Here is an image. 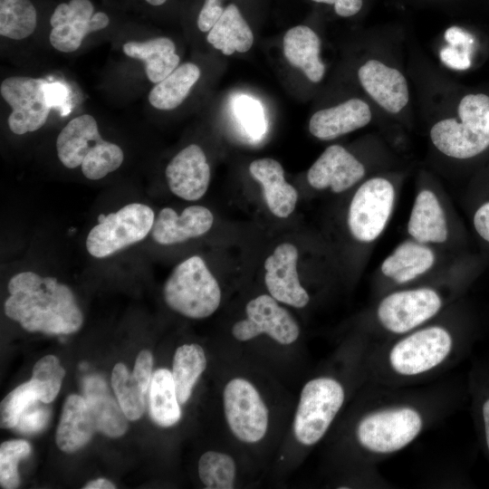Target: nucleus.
<instances>
[{
  "label": "nucleus",
  "mask_w": 489,
  "mask_h": 489,
  "mask_svg": "<svg viewBox=\"0 0 489 489\" xmlns=\"http://www.w3.org/2000/svg\"><path fill=\"white\" fill-rule=\"evenodd\" d=\"M369 402L357 417L351 438L367 466L413 444L449 413L453 396L447 385L405 389L373 385Z\"/></svg>",
  "instance_id": "f257e3e1"
},
{
  "label": "nucleus",
  "mask_w": 489,
  "mask_h": 489,
  "mask_svg": "<svg viewBox=\"0 0 489 489\" xmlns=\"http://www.w3.org/2000/svg\"><path fill=\"white\" fill-rule=\"evenodd\" d=\"M462 348L448 327L424 324L372 346L365 353L366 377L372 385L403 388L447 369Z\"/></svg>",
  "instance_id": "f03ea898"
},
{
  "label": "nucleus",
  "mask_w": 489,
  "mask_h": 489,
  "mask_svg": "<svg viewBox=\"0 0 489 489\" xmlns=\"http://www.w3.org/2000/svg\"><path fill=\"white\" fill-rule=\"evenodd\" d=\"M8 292L5 312L28 331L68 334L82 324L72 290L54 277L21 272L10 279Z\"/></svg>",
  "instance_id": "7ed1b4c3"
},
{
  "label": "nucleus",
  "mask_w": 489,
  "mask_h": 489,
  "mask_svg": "<svg viewBox=\"0 0 489 489\" xmlns=\"http://www.w3.org/2000/svg\"><path fill=\"white\" fill-rule=\"evenodd\" d=\"M57 155L68 168L82 167L85 177L97 180L116 170L123 162L122 149L103 140L96 120L83 114L69 121L56 139Z\"/></svg>",
  "instance_id": "20e7f679"
},
{
  "label": "nucleus",
  "mask_w": 489,
  "mask_h": 489,
  "mask_svg": "<svg viewBox=\"0 0 489 489\" xmlns=\"http://www.w3.org/2000/svg\"><path fill=\"white\" fill-rule=\"evenodd\" d=\"M455 119L436 123L430 131L433 144L445 155L455 158H473L489 147V97L468 94L458 106Z\"/></svg>",
  "instance_id": "39448f33"
},
{
  "label": "nucleus",
  "mask_w": 489,
  "mask_h": 489,
  "mask_svg": "<svg viewBox=\"0 0 489 489\" xmlns=\"http://www.w3.org/2000/svg\"><path fill=\"white\" fill-rule=\"evenodd\" d=\"M347 398L345 385L336 377L322 375L302 387L293 417V434L303 446H312L327 434Z\"/></svg>",
  "instance_id": "423d86ee"
},
{
  "label": "nucleus",
  "mask_w": 489,
  "mask_h": 489,
  "mask_svg": "<svg viewBox=\"0 0 489 489\" xmlns=\"http://www.w3.org/2000/svg\"><path fill=\"white\" fill-rule=\"evenodd\" d=\"M163 295L170 309L191 319L209 317L221 302L219 284L198 255L174 268L164 284Z\"/></svg>",
  "instance_id": "0eeeda50"
},
{
  "label": "nucleus",
  "mask_w": 489,
  "mask_h": 489,
  "mask_svg": "<svg viewBox=\"0 0 489 489\" xmlns=\"http://www.w3.org/2000/svg\"><path fill=\"white\" fill-rule=\"evenodd\" d=\"M98 221L88 234L86 248L91 255L103 258L143 240L152 229L155 215L149 206L131 203L108 216L100 215Z\"/></svg>",
  "instance_id": "6e6552de"
},
{
  "label": "nucleus",
  "mask_w": 489,
  "mask_h": 489,
  "mask_svg": "<svg viewBox=\"0 0 489 489\" xmlns=\"http://www.w3.org/2000/svg\"><path fill=\"white\" fill-rule=\"evenodd\" d=\"M226 424L241 442L255 444L267 433L269 411L254 385L244 378L227 381L223 390Z\"/></svg>",
  "instance_id": "1a4fd4ad"
},
{
  "label": "nucleus",
  "mask_w": 489,
  "mask_h": 489,
  "mask_svg": "<svg viewBox=\"0 0 489 489\" xmlns=\"http://www.w3.org/2000/svg\"><path fill=\"white\" fill-rule=\"evenodd\" d=\"M442 307L441 295L432 288L402 290L380 301L376 317L385 331L397 337L426 324Z\"/></svg>",
  "instance_id": "9d476101"
},
{
  "label": "nucleus",
  "mask_w": 489,
  "mask_h": 489,
  "mask_svg": "<svg viewBox=\"0 0 489 489\" xmlns=\"http://www.w3.org/2000/svg\"><path fill=\"white\" fill-rule=\"evenodd\" d=\"M395 191L392 184L382 177L364 182L350 205L348 225L351 235L360 242L379 237L390 216Z\"/></svg>",
  "instance_id": "9b49d317"
},
{
  "label": "nucleus",
  "mask_w": 489,
  "mask_h": 489,
  "mask_svg": "<svg viewBox=\"0 0 489 489\" xmlns=\"http://www.w3.org/2000/svg\"><path fill=\"white\" fill-rule=\"evenodd\" d=\"M47 82L27 76H12L2 82L0 92L12 109L8 126L14 134L35 131L46 122L51 110L45 91Z\"/></svg>",
  "instance_id": "f8f14e48"
},
{
  "label": "nucleus",
  "mask_w": 489,
  "mask_h": 489,
  "mask_svg": "<svg viewBox=\"0 0 489 489\" xmlns=\"http://www.w3.org/2000/svg\"><path fill=\"white\" fill-rule=\"evenodd\" d=\"M246 319L236 321L232 327L233 337L247 341L261 334L282 345L294 343L300 336V327L292 314L278 301L268 294L250 300L245 306Z\"/></svg>",
  "instance_id": "ddd939ff"
},
{
  "label": "nucleus",
  "mask_w": 489,
  "mask_h": 489,
  "mask_svg": "<svg viewBox=\"0 0 489 489\" xmlns=\"http://www.w3.org/2000/svg\"><path fill=\"white\" fill-rule=\"evenodd\" d=\"M93 10L89 0H71L57 5L50 18L52 46L62 53L74 52L88 34L107 27L109 16L103 12L93 14Z\"/></svg>",
  "instance_id": "4468645a"
},
{
  "label": "nucleus",
  "mask_w": 489,
  "mask_h": 489,
  "mask_svg": "<svg viewBox=\"0 0 489 489\" xmlns=\"http://www.w3.org/2000/svg\"><path fill=\"white\" fill-rule=\"evenodd\" d=\"M297 248L290 244H279L264 262V283L276 301L295 308H303L310 296L302 286L297 273Z\"/></svg>",
  "instance_id": "2eb2a0df"
},
{
  "label": "nucleus",
  "mask_w": 489,
  "mask_h": 489,
  "mask_svg": "<svg viewBox=\"0 0 489 489\" xmlns=\"http://www.w3.org/2000/svg\"><path fill=\"white\" fill-rule=\"evenodd\" d=\"M171 192L178 197L195 201L206 192L210 181V168L203 149L190 144L179 151L165 170Z\"/></svg>",
  "instance_id": "dca6fc26"
},
{
  "label": "nucleus",
  "mask_w": 489,
  "mask_h": 489,
  "mask_svg": "<svg viewBox=\"0 0 489 489\" xmlns=\"http://www.w3.org/2000/svg\"><path fill=\"white\" fill-rule=\"evenodd\" d=\"M365 175L363 165L339 145L328 147L310 168L307 178L316 189L331 187L335 193L350 188Z\"/></svg>",
  "instance_id": "f3484780"
},
{
  "label": "nucleus",
  "mask_w": 489,
  "mask_h": 489,
  "mask_svg": "<svg viewBox=\"0 0 489 489\" xmlns=\"http://www.w3.org/2000/svg\"><path fill=\"white\" fill-rule=\"evenodd\" d=\"M213 223V214L202 206H187L180 215L164 207L155 218L151 235L160 244H174L204 235Z\"/></svg>",
  "instance_id": "a211bd4d"
},
{
  "label": "nucleus",
  "mask_w": 489,
  "mask_h": 489,
  "mask_svg": "<svg viewBox=\"0 0 489 489\" xmlns=\"http://www.w3.org/2000/svg\"><path fill=\"white\" fill-rule=\"evenodd\" d=\"M358 75L364 90L387 111L397 113L407 105L408 83L397 69L369 60L359 69Z\"/></svg>",
  "instance_id": "6ab92c4d"
},
{
  "label": "nucleus",
  "mask_w": 489,
  "mask_h": 489,
  "mask_svg": "<svg viewBox=\"0 0 489 489\" xmlns=\"http://www.w3.org/2000/svg\"><path fill=\"white\" fill-rule=\"evenodd\" d=\"M370 120L369 105L360 99H350L316 111L310 120L309 129L314 137L331 140L366 126Z\"/></svg>",
  "instance_id": "aec40b11"
},
{
  "label": "nucleus",
  "mask_w": 489,
  "mask_h": 489,
  "mask_svg": "<svg viewBox=\"0 0 489 489\" xmlns=\"http://www.w3.org/2000/svg\"><path fill=\"white\" fill-rule=\"evenodd\" d=\"M249 172L262 185L265 202L272 214L281 218L289 216L295 208L298 193L285 181L282 165L270 158H259L251 162Z\"/></svg>",
  "instance_id": "412c9836"
},
{
  "label": "nucleus",
  "mask_w": 489,
  "mask_h": 489,
  "mask_svg": "<svg viewBox=\"0 0 489 489\" xmlns=\"http://www.w3.org/2000/svg\"><path fill=\"white\" fill-rule=\"evenodd\" d=\"M84 394L95 429L110 437H119L127 431V417L101 377L84 380Z\"/></svg>",
  "instance_id": "4be33fe9"
},
{
  "label": "nucleus",
  "mask_w": 489,
  "mask_h": 489,
  "mask_svg": "<svg viewBox=\"0 0 489 489\" xmlns=\"http://www.w3.org/2000/svg\"><path fill=\"white\" fill-rule=\"evenodd\" d=\"M95 429L84 398L69 396L62 408L56 430V444L66 453H73L85 446Z\"/></svg>",
  "instance_id": "5701e85b"
},
{
  "label": "nucleus",
  "mask_w": 489,
  "mask_h": 489,
  "mask_svg": "<svg viewBox=\"0 0 489 489\" xmlns=\"http://www.w3.org/2000/svg\"><path fill=\"white\" fill-rule=\"evenodd\" d=\"M321 40L306 25L289 29L283 36V53L287 61L301 69L312 82H319L325 72L320 59Z\"/></svg>",
  "instance_id": "b1692460"
},
{
  "label": "nucleus",
  "mask_w": 489,
  "mask_h": 489,
  "mask_svg": "<svg viewBox=\"0 0 489 489\" xmlns=\"http://www.w3.org/2000/svg\"><path fill=\"white\" fill-rule=\"evenodd\" d=\"M408 231L414 239L422 244L444 243L446 240V216L438 199L430 190H422L417 196Z\"/></svg>",
  "instance_id": "393cba45"
},
{
  "label": "nucleus",
  "mask_w": 489,
  "mask_h": 489,
  "mask_svg": "<svg viewBox=\"0 0 489 489\" xmlns=\"http://www.w3.org/2000/svg\"><path fill=\"white\" fill-rule=\"evenodd\" d=\"M122 49L127 56L144 62L147 77L153 83H158L168 76L180 61L175 43L167 37L146 42H128L123 44Z\"/></svg>",
  "instance_id": "a878e982"
},
{
  "label": "nucleus",
  "mask_w": 489,
  "mask_h": 489,
  "mask_svg": "<svg viewBox=\"0 0 489 489\" xmlns=\"http://www.w3.org/2000/svg\"><path fill=\"white\" fill-rule=\"evenodd\" d=\"M207 42L225 55L245 53L254 43V34L235 4L228 5L208 32Z\"/></svg>",
  "instance_id": "bb28decb"
},
{
  "label": "nucleus",
  "mask_w": 489,
  "mask_h": 489,
  "mask_svg": "<svg viewBox=\"0 0 489 489\" xmlns=\"http://www.w3.org/2000/svg\"><path fill=\"white\" fill-rule=\"evenodd\" d=\"M435 255L431 249L408 241L398 245L381 265L383 274L397 283H405L423 274L433 265Z\"/></svg>",
  "instance_id": "cd10ccee"
},
{
  "label": "nucleus",
  "mask_w": 489,
  "mask_h": 489,
  "mask_svg": "<svg viewBox=\"0 0 489 489\" xmlns=\"http://www.w3.org/2000/svg\"><path fill=\"white\" fill-rule=\"evenodd\" d=\"M172 373L168 369L153 372L149 389V408L153 421L162 427L174 426L181 417Z\"/></svg>",
  "instance_id": "c85d7f7f"
},
{
  "label": "nucleus",
  "mask_w": 489,
  "mask_h": 489,
  "mask_svg": "<svg viewBox=\"0 0 489 489\" xmlns=\"http://www.w3.org/2000/svg\"><path fill=\"white\" fill-rule=\"evenodd\" d=\"M200 77V69L187 62L177 67L168 76L158 82L149 94L150 104L162 110L179 106Z\"/></svg>",
  "instance_id": "c756f323"
},
{
  "label": "nucleus",
  "mask_w": 489,
  "mask_h": 489,
  "mask_svg": "<svg viewBox=\"0 0 489 489\" xmlns=\"http://www.w3.org/2000/svg\"><path fill=\"white\" fill-rule=\"evenodd\" d=\"M206 364V353L198 344H184L176 350L171 373L180 404H185L189 399Z\"/></svg>",
  "instance_id": "7c9ffc66"
},
{
  "label": "nucleus",
  "mask_w": 489,
  "mask_h": 489,
  "mask_svg": "<svg viewBox=\"0 0 489 489\" xmlns=\"http://www.w3.org/2000/svg\"><path fill=\"white\" fill-rule=\"evenodd\" d=\"M36 10L30 0H0V34L22 40L36 27Z\"/></svg>",
  "instance_id": "2f4dec72"
},
{
  "label": "nucleus",
  "mask_w": 489,
  "mask_h": 489,
  "mask_svg": "<svg viewBox=\"0 0 489 489\" xmlns=\"http://www.w3.org/2000/svg\"><path fill=\"white\" fill-rule=\"evenodd\" d=\"M111 385L127 418L138 420L145 410V392L123 363H117L114 366Z\"/></svg>",
  "instance_id": "473e14b6"
},
{
  "label": "nucleus",
  "mask_w": 489,
  "mask_h": 489,
  "mask_svg": "<svg viewBox=\"0 0 489 489\" xmlns=\"http://www.w3.org/2000/svg\"><path fill=\"white\" fill-rule=\"evenodd\" d=\"M198 475L207 489H232L235 483L236 465L225 453L206 451L199 458Z\"/></svg>",
  "instance_id": "72a5a7b5"
},
{
  "label": "nucleus",
  "mask_w": 489,
  "mask_h": 489,
  "mask_svg": "<svg viewBox=\"0 0 489 489\" xmlns=\"http://www.w3.org/2000/svg\"><path fill=\"white\" fill-rule=\"evenodd\" d=\"M64 375L65 370L55 356L46 355L38 360L30 380L38 399L51 403L60 391Z\"/></svg>",
  "instance_id": "f704fd0d"
},
{
  "label": "nucleus",
  "mask_w": 489,
  "mask_h": 489,
  "mask_svg": "<svg viewBox=\"0 0 489 489\" xmlns=\"http://www.w3.org/2000/svg\"><path fill=\"white\" fill-rule=\"evenodd\" d=\"M31 453L25 440H10L0 446V484L2 488L13 489L19 485L18 462Z\"/></svg>",
  "instance_id": "c9c22d12"
},
{
  "label": "nucleus",
  "mask_w": 489,
  "mask_h": 489,
  "mask_svg": "<svg viewBox=\"0 0 489 489\" xmlns=\"http://www.w3.org/2000/svg\"><path fill=\"white\" fill-rule=\"evenodd\" d=\"M38 396L30 380L12 390L1 402V427L14 428L22 412Z\"/></svg>",
  "instance_id": "e433bc0d"
},
{
  "label": "nucleus",
  "mask_w": 489,
  "mask_h": 489,
  "mask_svg": "<svg viewBox=\"0 0 489 489\" xmlns=\"http://www.w3.org/2000/svg\"><path fill=\"white\" fill-rule=\"evenodd\" d=\"M236 117L245 130L254 138L263 135L266 129V121L261 103L248 96H239L234 106Z\"/></svg>",
  "instance_id": "4c0bfd02"
},
{
  "label": "nucleus",
  "mask_w": 489,
  "mask_h": 489,
  "mask_svg": "<svg viewBox=\"0 0 489 489\" xmlns=\"http://www.w3.org/2000/svg\"><path fill=\"white\" fill-rule=\"evenodd\" d=\"M49 417L50 408L47 403L35 399L22 412L14 427L25 434L37 433L46 427Z\"/></svg>",
  "instance_id": "58836bf2"
},
{
  "label": "nucleus",
  "mask_w": 489,
  "mask_h": 489,
  "mask_svg": "<svg viewBox=\"0 0 489 489\" xmlns=\"http://www.w3.org/2000/svg\"><path fill=\"white\" fill-rule=\"evenodd\" d=\"M472 50L446 46L440 51L441 61L455 70H466L471 66Z\"/></svg>",
  "instance_id": "ea45409f"
},
{
  "label": "nucleus",
  "mask_w": 489,
  "mask_h": 489,
  "mask_svg": "<svg viewBox=\"0 0 489 489\" xmlns=\"http://www.w3.org/2000/svg\"><path fill=\"white\" fill-rule=\"evenodd\" d=\"M152 366L153 358L150 351L147 350H141L136 359L132 374L145 393L149 388L152 377Z\"/></svg>",
  "instance_id": "a19ab883"
},
{
  "label": "nucleus",
  "mask_w": 489,
  "mask_h": 489,
  "mask_svg": "<svg viewBox=\"0 0 489 489\" xmlns=\"http://www.w3.org/2000/svg\"><path fill=\"white\" fill-rule=\"evenodd\" d=\"M224 10L220 0H206L197 17L198 29L201 32H209Z\"/></svg>",
  "instance_id": "79ce46f5"
},
{
  "label": "nucleus",
  "mask_w": 489,
  "mask_h": 489,
  "mask_svg": "<svg viewBox=\"0 0 489 489\" xmlns=\"http://www.w3.org/2000/svg\"><path fill=\"white\" fill-rule=\"evenodd\" d=\"M45 91L51 108L61 109L63 112H68L65 107L69 98L68 87L60 82H47Z\"/></svg>",
  "instance_id": "37998d69"
},
{
  "label": "nucleus",
  "mask_w": 489,
  "mask_h": 489,
  "mask_svg": "<svg viewBox=\"0 0 489 489\" xmlns=\"http://www.w3.org/2000/svg\"><path fill=\"white\" fill-rule=\"evenodd\" d=\"M445 39L450 46L473 50V35L458 26L448 28L445 33Z\"/></svg>",
  "instance_id": "c03bdc74"
},
{
  "label": "nucleus",
  "mask_w": 489,
  "mask_h": 489,
  "mask_svg": "<svg viewBox=\"0 0 489 489\" xmlns=\"http://www.w3.org/2000/svg\"><path fill=\"white\" fill-rule=\"evenodd\" d=\"M334 5L335 13L342 17L356 14L362 7V0H312Z\"/></svg>",
  "instance_id": "a18cd8bd"
},
{
  "label": "nucleus",
  "mask_w": 489,
  "mask_h": 489,
  "mask_svg": "<svg viewBox=\"0 0 489 489\" xmlns=\"http://www.w3.org/2000/svg\"><path fill=\"white\" fill-rule=\"evenodd\" d=\"M474 225L476 232L489 242V202L477 209L474 216Z\"/></svg>",
  "instance_id": "49530a36"
},
{
  "label": "nucleus",
  "mask_w": 489,
  "mask_h": 489,
  "mask_svg": "<svg viewBox=\"0 0 489 489\" xmlns=\"http://www.w3.org/2000/svg\"><path fill=\"white\" fill-rule=\"evenodd\" d=\"M479 415L483 428L484 439L489 455V394L482 397L479 404Z\"/></svg>",
  "instance_id": "de8ad7c7"
},
{
  "label": "nucleus",
  "mask_w": 489,
  "mask_h": 489,
  "mask_svg": "<svg viewBox=\"0 0 489 489\" xmlns=\"http://www.w3.org/2000/svg\"><path fill=\"white\" fill-rule=\"evenodd\" d=\"M84 489H114L116 486L105 478L92 480L83 486Z\"/></svg>",
  "instance_id": "09e8293b"
},
{
  "label": "nucleus",
  "mask_w": 489,
  "mask_h": 489,
  "mask_svg": "<svg viewBox=\"0 0 489 489\" xmlns=\"http://www.w3.org/2000/svg\"><path fill=\"white\" fill-rule=\"evenodd\" d=\"M149 4L152 5H163L167 0H146Z\"/></svg>",
  "instance_id": "8fccbe9b"
}]
</instances>
